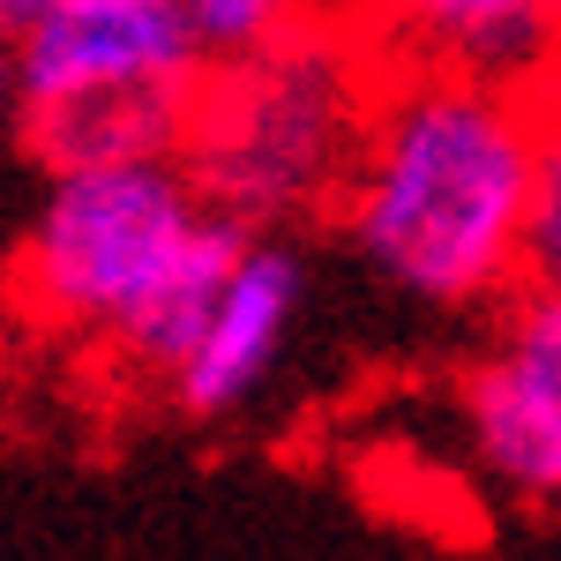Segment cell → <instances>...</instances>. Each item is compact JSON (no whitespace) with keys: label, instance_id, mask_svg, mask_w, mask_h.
Segmentation results:
<instances>
[{"label":"cell","instance_id":"obj_9","mask_svg":"<svg viewBox=\"0 0 561 561\" xmlns=\"http://www.w3.org/2000/svg\"><path fill=\"white\" fill-rule=\"evenodd\" d=\"M524 277L561 285V98L539 121V173H531V232H524Z\"/></svg>","mask_w":561,"mask_h":561},{"label":"cell","instance_id":"obj_3","mask_svg":"<svg viewBox=\"0 0 561 561\" xmlns=\"http://www.w3.org/2000/svg\"><path fill=\"white\" fill-rule=\"evenodd\" d=\"M367 113V68L322 23H307L262 53L217 60L180 128V158L225 217L293 225L322 203H345Z\"/></svg>","mask_w":561,"mask_h":561},{"label":"cell","instance_id":"obj_7","mask_svg":"<svg viewBox=\"0 0 561 561\" xmlns=\"http://www.w3.org/2000/svg\"><path fill=\"white\" fill-rule=\"evenodd\" d=\"M465 420L502 486L531 502H561V382L517 367L510 352H486L465 382Z\"/></svg>","mask_w":561,"mask_h":561},{"label":"cell","instance_id":"obj_1","mask_svg":"<svg viewBox=\"0 0 561 561\" xmlns=\"http://www.w3.org/2000/svg\"><path fill=\"white\" fill-rule=\"evenodd\" d=\"M539 121L524 76L457 60L389 76L345 180V232L367 270L420 307H479L524 277Z\"/></svg>","mask_w":561,"mask_h":561},{"label":"cell","instance_id":"obj_8","mask_svg":"<svg viewBox=\"0 0 561 561\" xmlns=\"http://www.w3.org/2000/svg\"><path fill=\"white\" fill-rule=\"evenodd\" d=\"M187 15L210 45V60H240V53H262V45L322 23V0H187Z\"/></svg>","mask_w":561,"mask_h":561},{"label":"cell","instance_id":"obj_2","mask_svg":"<svg viewBox=\"0 0 561 561\" xmlns=\"http://www.w3.org/2000/svg\"><path fill=\"white\" fill-rule=\"evenodd\" d=\"M248 232L255 225L225 217L203 195L180 150L98 158L53 173V195L23 248V285L45 322L165 375L217 300L225 270L240 262Z\"/></svg>","mask_w":561,"mask_h":561},{"label":"cell","instance_id":"obj_5","mask_svg":"<svg viewBox=\"0 0 561 561\" xmlns=\"http://www.w3.org/2000/svg\"><path fill=\"white\" fill-rule=\"evenodd\" d=\"M300 307H307V262L270 240V232H248L240 262L225 270L217 300L203 307L195 337L180 345V359L165 367L180 412L195 420H225L255 397L285 352H293V330H300Z\"/></svg>","mask_w":561,"mask_h":561},{"label":"cell","instance_id":"obj_4","mask_svg":"<svg viewBox=\"0 0 561 561\" xmlns=\"http://www.w3.org/2000/svg\"><path fill=\"white\" fill-rule=\"evenodd\" d=\"M23 128L53 173L98 158L180 150L210 45L187 0H53L15 31Z\"/></svg>","mask_w":561,"mask_h":561},{"label":"cell","instance_id":"obj_11","mask_svg":"<svg viewBox=\"0 0 561 561\" xmlns=\"http://www.w3.org/2000/svg\"><path fill=\"white\" fill-rule=\"evenodd\" d=\"M45 8H53V0H0V31L15 38V31H23L31 15H45Z\"/></svg>","mask_w":561,"mask_h":561},{"label":"cell","instance_id":"obj_10","mask_svg":"<svg viewBox=\"0 0 561 561\" xmlns=\"http://www.w3.org/2000/svg\"><path fill=\"white\" fill-rule=\"evenodd\" d=\"M23 121V68H15V38L0 31V128Z\"/></svg>","mask_w":561,"mask_h":561},{"label":"cell","instance_id":"obj_6","mask_svg":"<svg viewBox=\"0 0 561 561\" xmlns=\"http://www.w3.org/2000/svg\"><path fill=\"white\" fill-rule=\"evenodd\" d=\"M352 8L412 60H457L494 76H524L561 38V0H352Z\"/></svg>","mask_w":561,"mask_h":561}]
</instances>
